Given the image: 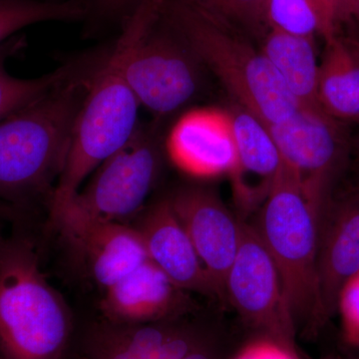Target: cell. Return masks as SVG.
Returning <instances> with one entry per match:
<instances>
[{
	"mask_svg": "<svg viewBox=\"0 0 359 359\" xmlns=\"http://www.w3.org/2000/svg\"><path fill=\"white\" fill-rule=\"evenodd\" d=\"M163 0H140L123 20L119 39L92 76L75 122L67 159L49 198L51 215L76 195L101 164L132 138L141 106L125 76L130 51L142 32L160 18Z\"/></svg>",
	"mask_w": 359,
	"mask_h": 359,
	"instance_id": "1",
	"label": "cell"
},
{
	"mask_svg": "<svg viewBox=\"0 0 359 359\" xmlns=\"http://www.w3.org/2000/svg\"><path fill=\"white\" fill-rule=\"evenodd\" d=\"M101 59L0 120V199L23 202L54 190L75 122Z\"/></svg>",
	"mask_w": 359,
	"mask_h": 359,
	"instance_id": "2",
	"label": "cell"
},
{
	"mask_svg": "<svg viewBox=\"0 0 359 359\" xmlns=\"http://www.w3.org/2000/svg\"><path fill=\"white\" fill-rule=\"evenodd\" d=\"M72 313L47 282L29 240L0 243V359H67Z\"/></svg>",
	"mask_w": 359,
	"mask_h": 359,
	"instance_id": "3",
	"label": "cell"
},
{
	"mask_svg": "<svg viewBox=\"0 0 359 359\" xmlns=\"http://www.w3.org/2000/svg\"><path fill=\"white\" fill-rule=\"evenodd\" d=\"M161 16L211 69L236 104L266 126L301 107L261 49L190 0H163Z\"/></svg>",
	"mask_w": 359,
	"mask_h": 359,
	"instance_id": "4",
	"label": "cell"
},
{
	"mask_svg": "<svg viewBox=\"0 0 359 359\" xmlns=\"http://www.w3.org/2000/svg\"><path fill=\"white\" fill-rule=\"evenodd\" d=\"M325 200L311 192L283 161L268 197L257 210L256 229L275 262L295 321L320 325L318 222Z\"/></svg>",
	"mask_w": 359,
	"mask_h": 359,
	"instance_id": "5",
	"label": "cell"
},
{
	"mask_svg": "<svg viewBox=\"0 0 359 359\" xmlns=\"http://www.w3.org/2000/svg\"><path fill=\"white\" fill-rule=\"evenodd\" d=\"M160 169L157 132L140 123L132 138L97 168L51 221L67 216L130 224L145 209Z\"/></svg>",
	"mask_w": 359,
	"mask_h": 359,
	"instance_id": "6",
	"label": "cell"
},
{
	"mask_svg": "<svg viewBox=\"0 0 359 359\" xmlns=\"http://www.w3.org/2000/svg\"><path fill=\"white\" fill-rule=\"evenodd\" d=\"M159 18L137 39L125 65L135 97L157 119L173 114L197 96L204 65L169 25L158 27Z\"/></svg>",
	"mask_w": 359,
	"mask_h": 359,
	"instance_id": "7",
	"label": "cell"
},
{
	"mask_svg": "<svg viewBox=\"0 0 359 359\" xmlns=\"http://www.w3.org/2000/svg\"><path fill=\"white\" fill-rule=\"evenodd\" d=\"M224 301L264 335L294 344L295 323L280 273L256 229L245 219L238 252L224 282Z\"/></svg>",
	"mask_w": 359,
	"mask_h": 359,
	"instance_id": "8",
	"label": "cell"
},
{
	"mask_svg": "<svg viewBox=\"0 0 359 359\" xmlns=\"http://www.w3.org/2000/svg\"><path fill=\"white\" fill-rule=\"evenodd\" d=\"M344 125L320 107L301 106L285 121L266 127L283 162L309 191L327 198L351 153Z\"/></svg>",
	"mask_w": 359,
	"mask_h": 359,
	"instance_id": "9",
	"label": "cell"
},
{
	"mask_svg": "<svg viewBox=\"0 0 359 359\" xmlns=\"http://www.w3.org/2000/svg\"><path fill=\"white\" fill-rule=\"evenodd\" d=\"M359 271V179L327 196L318 222L320 323L335 313L342 285Z\"/></svg>",
	"mask_w": 359,
	"mask_h": 359,
	"instance_id": "10",
	"label": "cell"
},
{
	"mask_svg": "<svg viewBox=\"0 0 359 359\" xmlns=\"http://www.w3.org/2000/svg\"><path fill=\"white\" fill-rule=\"evenodd\" d=\"M203 344L196 328L181 318L147 325L101 320L84 330L67 359H182Z\"/></svg>",
	"mask_w": 359,
	"mask_h": 359,
	"instance_id": "11",
	"label": "cell"
},
{
	"mask_svg": "<svg viewBox=\"0 0 359 359\" xmlns=\"http://www.w3.org/2000/svg\"><path fill=\"white\" fill-rule=\"evenodd\" d=\"M169 199L224 301V282L238 252L244 219L233 216L216 193L203 187H183Z\"/></svg>",
	"mask_w": 359,
	"mask_h": 359,
	"instance_id": "12",
	"label": "cell"
},
{
	"mask_svg": "<svg viewBox=\"0 0 359 359\" xmlns=\"http://www.w3.org/2000/svg\"><path fill=\"white\" fill-rule=\"evenodd\" d=\"M51 222L103 292L149 261L140 236L131 224L67 216Z\"/></svg>",
	"mask_w": 359,
	"mask_h": 359,
	"instance_id": "13",
	"label": "cell"
},
{
	"mask_svg": "<svg viewBox=\"0 0 359 359\" xmlns=\"http://www.w3.org/2000/svg\"><path fill=\"white\" fill-rule=\"evenodd\" d=\"M132 223L149 259L177 287L187 292L219 299L169 197L145 208Z\"/></svg>",
	"mask_w": 359,
	"mask_h": 359,
	"instance_id": "14",
	"label": "cell"
},
{
	"mask_svg": "<svg viewBox=\"0 0 359 359\" xmlns=\"http://www.w3.org/2000/svg\"><path fill=\"white\" fill-rule=\"evenodd\" d=\"M167 153L175 166L194 178L231 173L236 145L228 111L199 108L185 113L167 139Z\"/></svg>",
	"mask_w": 359,
	"mask_h": 359,
	"instance_id": "15",
	"label": "cell"
},
{
	"mask_svg": "<svg viewBox=\"0 0 359 359\" xmlns=\"http://www.w3.org/2000/svg\"><path fill=\"white\" fill-rule=\"evenodd\" d=\"M103 292L102 320L117 325L177 320L191 309L189 292L177 287L150 259Z\"/></svg>",
	"mask_w": 359,
	"mask_h": 359,
	"instance_id": "16",
	"label": "cell"
},
{
	"mask_svg": "<svg viewBox=\"0 0 359 359\" xmlns=\"http://www.w3.org/2000/svg\"><path fill=\"white\" fill-rule=\"evenodd\" d=\"M228 111L236 145V165L230 174L238 207L259 210L283 165L278 146L263 121L238 106Z\"/></svg>",
	"mask_w": 359,
	"mask_h": 359,
	"instance_id": "17",
	"label": "cell"
},
{
	"mask_svg": "<svg viewBox=\"0 0 359 359\" xmlns=\"http://www.w3.org/2000/svg\"><path fill=\"white\" fill-rule=\"evenodd\" d=\"M325 42L318 71L321 109L337 121L359 124V37L337 32Z\"/></svg>",
	"mask_w": 359,
	"mask_h": 359,
	"instance_id": "18",
	"label": "cell"
},
{
	"mask_svg": "<svg viewBox=\"0 0 359 359\" xmlns=\"http://www.w3.org/2000/svg\"><path fill=\"white\" fill-rule=\"evenodd\" d=\"M259 49L299 105L320 107L318 97L320 62L313 39L271 29Z\"/></svg>",
	"mask_w": 359,
	"mask_h": 359,
	"instance_id": "19",
	"label": "cell"
},
{
	"mask_svg": "<svg viewBox=\"0 0 359 359\" xmlns=\"http://www.w3.org/2000/svg\"><path fill=\"white\" fill-rule=\"evenodd\" d=\"M25 37L13 36L0 44V120L25 107L35 99L76 74L89 58L72 61L52 72L32 79L14 77L6 70V61L25 48Z\"/></svg>",
	"mask_w": 359,
	"mask_h": 359,
	"instance_id": "20",
	"label": "cell"
},
{
	"mask_svg": "<svg viewBox=\"0 0 359 359\" xmlns=\"http://www.w3.org/2000/svg\"><path fill=\"white\" fill-rule=\"evenodd\" d=\"M88 13L85 0H0V44L27 26L81 20Z\"/></svg>",
	"mask_w": 359,
	"mask_h": 359,
	"instance_id": "21",
	"label": "cell"
},
{
	"mask_svg": "<svg viewBox=\"0 0 359 359\" xmlns=\"http://www.w3.org/2000/svg\"><path fill=\"white\" fill-rule=\"evenodd\" d=\"M264 20L271 29L294 36H321L320 16L311 0H264Z\"/></svg>",
	"mask_w": 359,
	"mask_h": 359,
	"instance_id": "22",
	"label": "cell"
},
{
	"mask_svg": "<svg viewBox=\"0 0 359 359\" xmlns=\"http://www.w3.org/2000/svg\"><path fill=\"white\" fill-rule=\"evenodd\" d=\"M215 20L259 32L264 20V0H190Z\"/></svg>",
	"mask_w": 359,
	"mask_h": 359,
	"instance_id": "23",
	"label": "cell"
},
{
	"mask_svg": "<svg viewBox=\"0 0 359 359\" xmlns=\"http://www.w3.org/2000/svg\"><path fill=\"white\" fill-rule=\"evenodd\" d=\"M335 311L339 314L347 344L359 346V271L340 289Z\"/></svg>",
	"mask_w": 359,
	"mask_h": 359,
	"instance_id": "24",
	"label": "cell"
},
{
	"mask_svg": "<svg viewBox=\"0 0 359 359\" xmlns=\"http://www.w3.org/2000/svg\"><path fill=\"white\" fill-rule=\"evenodd\" d=\"M233 359H299L294 347L282 340L264 335L247 344Z\"/></svg>",
	"mask_w": 359,
	"mask_h": 359,
	"instance_id": "25",
	"label": "cell"
},
{
	"mask_svg": "<svg viewBox=\"0 0 359 359\" xmlns=\"http://www.w3.org/2000/svg\"><path fill=\"white\" fill-rule=\"evenodd\" d=\"M316 6L321 25V37L325 41L340 30L339 0H311Z\"/></svg>",
	"mask_w": 359,
	"mask_h": 359,
	"instance_id": "26",
	"label": "cell"
},
{
	"mask_svg": "<svg viewBox=\"0 0 359 359\" xmlns=\"http://www.w3.org/2000/svg\"><path fill=\"white\" fill-rule=\"evenodd\" d=\"M140 0H89L87 1L89 13L93 9L99 15L106 18L121 16L123 20L127 18Z\"/></svg>",
	"mask_w": 359,
	"mask_h": 359,
	"instance_id": "27",
	"label": "cell"
},
{
	"mask_svg": "<svg viewBox=\"0 0 359 359\" xmlns=\"http://www.w3.org/2000/svg\"><path fill=\"white\" fill-rule=\"evenodd\" d=\"M340 25L344 23L359 28V0H339Z\"/></svg>",
	"mask_w": 359,
	"mask_h": 359,
	"instance_id": "28",
	"label": "cell"
},
{
	"mask_svg": "<svg viewBox=\"0 0 359 359\" xmlns=\"http://www.w3.org/2000/svg\"><path fill=\"white\" fill-rule=\"evenodd\" d=\"M182 359H212V356L203 344Z\"/></svg>",
	"mask_w": 359,
	"mask_h": 359,
	"instance_id": "29",
	"label": "cell"
},
{
	"mask_svg": "<svg viewBox=\"0 0 359 359\" xmlns=\"http://www.w3.org/2000/svg\"><path fill=\"white\" fill-rule=\"evenodd\" d=\"M355 33L358 34L359 37V28H355ZM359 125V124H358ZM354 155H355V161L356 165H358V173H359V133L358 137H356L355 143H354V149H353ZM359 176V175H358ZM359 178V177H358Z\"/></svg>",
	"mask_w": 359,
	"mask_h": 359,
	"instance_id": "30",
	"label": "cell"
},
{
	"mask_svg": "<svg viewBox=\"0 0 359 359\" xmlns=\"http://www.w3.org/2000/svg\"><path fill=\"white\" fill-rule=\"evenodd\" d=\"M1 241H2L1 238H0V243H1Z\"/></svg>",
	"mask_w": 359,
	"mask_h": 359,
	"instance_id": "31",
	"label": "cell"
},
{
	"mask_svg": "<svg viewBox=\"0 0 359 359\" xmlns=\"http://www.w3.org/2000/svg\"><path fill=\"white\" fill-rule=\"evenodd\" d=\"M353 359H359V358H353Z\"/></svg>",
	"mask_w": 359,
	"mask_h": 359,
	"instance_id": "32",
	"label": "cell"
}]
</instances>
